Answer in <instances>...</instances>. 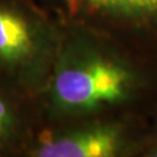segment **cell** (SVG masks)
Instances as JSON below:
<instances>
[{
	"instance_id": "8992f818",
	"label": "cell",
	"mask_w": 157,
	"mask_h": 157,
	"mask_svg": "<svg viewBox=\"0 0 157 157\" xmlns=\"http://www.w3.org/2000/svg\"><path fill=\"white\" fill-rule=\"evenodd\" d=\"M143 156L157 157V139H154V140H151L149 142V144L147 147Z\"/></svg>"
},
{
	"instance_id": "277c9868",
	"label": "cell",
	"mask_w": 157,
	"mask_h": 157,
	"mask_svg": "<svg viewBox=\"0 0 157 157\" xmlns=\"http://www.w3.org/2000/svg\"><path fill=\"white\" fill-rule=\"evenodd\" d=\"M152 122L139 117H104L41 124L25 157L143 156Z\"/></svg>"
},
{
	"instance_id": "6da1fadb",
	"label": "cell",
	"mask_w": 157,
	"mask_h": 157,
	"mask_svg": "<svg viewBox=\"0 0 157 157\" xmlns=\"http://www.w3.org/2000/svg\"><path fill=\"white\" fill-rule=\"evenodd\" d=\"M40 126L157 112V69L90 30L63 28L52 72L35 99Z\"/></svg>"
},
{
	"instance_id": "3957f363",
	"label": "cell",
	"mask_w": 157,
	"mask_h": 157,
	"mask_svg": "<svg viewBox=\"0 0 157 157\" xmlns=\"http://www.w3.org/2000/svg\"><path fill=\"white\" fill-rule=\"evenodd\" d=\"M62 28L90 30L157 69V0H28Z\"/></svg>"
},
{
	"instance_id": "5b68a950",
	"label": "cell",
	"mask_w": 157,
	"mask_h": 157,
	"mask_svg": "<svg viewBox=\"0 0 157 157\" xmlns=\"http://www.w3.org/2000/svg\"><path fill=\"white\" fill-rule=\"evenodd\" d=\"M39 126L35 99L0 90V157H25Z\"/></svg>"
},
{
	"instance_id": "52a82bcc",
	"label": "cell",
	"mask_w": 157,
	"mask_h": 157,
	"mask_svg": "<svg viewBox=\"0 0 157 157\" xmlns=\"http://www.w3.org/2000/svg\"><path fill=\"white\" fill-rule=\"evenodd\" d=\"M157 139V112L152 119V129H151V140ZM150 140V141H151Z\"/></svg>"
},
{
	"instance_id": "7a4b0ae2",
	"label": "cell",
	"mask_w": 157,
	"mask_h": 157,
	"mask_svg": "<svg viewBox=\"0 0 157 157\" xmlns=\"http://www.w3.org/2000/svg\"><path fill=\"white\" fill-rule=\"evenodd\" d=\"M63 28L28 0H0V90L36 99L50 78Z\"/></svg>"
}]
</instances>
